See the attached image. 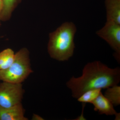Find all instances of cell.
<instances>
[{"instance_id":"9c48e42d","label":"cell","mask_w":120,"mask_h":120,"mask_svg":"<svg viewBox=\"0 0 120 120\" xmlns=\"http://www.w3.org/2000/svg\"><path fill=\"white\" fill-rule=\"evenodd\" d=\"M20 0H3V6L0 13V20L6 21L10 19L12 12Z\"/></svg>"},{"instance_id":"30bf717a","label":"cell","mask_w":120,"mask_h":120,"mask_svg":"<svg viewBox=\"0 0 120 120\" xmlns=\"http://www.w3.org/2000/svg\"><path fill=\"white\" fill-rule=\"evenodd\" d=\"M15 54L12 49H7L0 52V70L8 68L12 64Z\"/></svg>"},{"instance_id":"7c38bea8","label":"cell","mask_w":120,"mask_h":120,"mask_svg":"<svg viewBox=\"0 0 120 120\" xmlns=\"http://www.w3.org/2000/svg\"><path fill=\"white\" fill-rule=\"evenodd\" d=\"M101 90V88H97L86 91L77 98V101L83 103H91L98 97Z\"/></svg>"},{"instance_id":"5bb4252c","label":"cell","mask_w":120,"mask_h":120,"mask_svg":"<svg viewBox=\"0 0 120 120\" xmlns=\"http://www.w3.org/2000/svg\"><path fill=\"white\" fill-rule=\"evenodd\" d=\"M3 0H0V13L2 11L3 8Z\"/></svg>"},{"instance_id":"8fae6325","label":"cell","mask_w":120,"mask_h":120,"mask_svg":"<svg viewBox=\"0 0 120 120\" xmlns=\"http://www.w3.org/2000/svg\"><path fill=\"white\" fill-rule=\"evenodd\" d=\"M104 95L113 105L117 106L120 104V86L115 85L106 88Z\"/></svg>"},{"instance_id":"7a4b0ae2","label":"cell","mask_w":120,"mask_h":120,"mask_svg":"<svg viewBox=\"0 0 120 120\" xmlns=\"http://www.w3.org/2000/svg\"><path fill=\"white\" fill-rule=\"evenodd\" d=\"M76 31L75 24L67 22L49 34L47 49L51 58L64 61L73 56L75 48L74 38Z\"/></svg>"},{"instance_id":"ba28073f","label":"cell","mask_w":120,"mask_h":120,"mask_svg":"<svg viewBox=\"0 0 120 120\" xmlns=\"http://www.w3.org/2000/svg\"><path fill=\"white\" fill-rule=\"evenodd\" d=\"M107 21L120 24V0H105Z\"/></svg>"},{"instance_id":"6da1fadb","label":"cell","mask_w":120,"mask_h":120,"mask_svg":"<svg viewBox=\"0 0 120 120\" xmlns=\"http://www.w3.org/2000/svg\"><path fill=\"white\" fill-rule=\"evenodd\" d=\"M120 82V68H112L99 61L89 62L84 66L81 76L71 77L67 82L72 96L77 98L86 91L106 89L118 85Z\"/></svg>"},{"instance_id":"5b68a950","label":"cell","mask_w":120,"mask_h":120,"mask_svg":"<svg viewBox=\"0 0 120 120\" xmlns=\"http://www.w3.org/2000/svg\"><path fill=\"white\" fill-rule=\"evenodd\" d=\"M98 36L105 41L114 50L113 56L120 62V24L106 21L105 26L96 32Z\"/></svg>"},{"instance_id":"52a82bcc","label":"cell","mask_w":120,"mask_h":120,"mask_svg":"<svg viewBox=\"0 0 120 120\" xmlns=\"http://www.w3.org/2000/svg\"><path fill=\"white\" fill-rule=\"evenodd\" d=\"M22 103L9 108L0 106V120H27Z\"/></svg>"},{"instance_id":"4fadbf2b","label":"cell","mask_w":120,"mask_h":120,"mask_svg":"<svg viewBox=\"0 0 120 120\" xmlns=\"http://www.w3.org/2000/svg\"><path fill=\"white\" fill-rule=\"evenodd\" d=\"M32 120H43V118L38 115L36 114H34L32 116Z\"/></svg>"},{"instance_id":"9a60e30c","label":"cell","mask_w":120,"mask_h":120,"mask_svg":"<svg viewBox=\"0 0 120 120\" xmlns=\"http://www.w3.org/2000/svg\"></svg>"},{"instance_id":"3957f363","label":"cell","mask_w":120,"mask_h":120,"mask_svg":"<svg viewBox=\"0 0 120 120\" xmlns=\"http://www.w3.org/2000/svg\"><path fill=\"white\" fill-rule=\"evenodd\" d=\"M33 72L29 52L26 48L15 54L12 64L8 68L0 70V80L15 83H22Z\"/></svg>"},{"instance_id":"277c9868","label":"cell","mask_w":120,"mask_h":120,"mask_svg":"<svg viewBox=\"0 0 120 120\" xmlns=\"http://www.w3.org/2000/svg\"><path fill=\"white\" fill-rule=\"evenodd\" d=\"M24 93L22 83H0V106L9 108L21 103Z\"/></svg>"},{"instance_id":"8992f818","label":"cell","mask_w":120,"mask_h":120,"mask_svg":"<svg viewBox=\"0 0 120 120\" xmlns=\"http://www.w3.org/2000/svg\"><path fill=\"white\" fill-rule=\"evenodd\" d=\"M91 104L94 105V110L98 112L99 114H104L106 116L114 115L115 120H120V113L116 112L113 105L101 92Z\"/></svg>"}]
</instances>
